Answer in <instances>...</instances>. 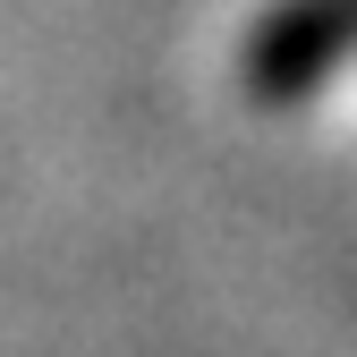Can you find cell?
Instances as JSON below:
<instances>
[{"mask_svg":"<svg viewBox=\"0 0 357 357\" xmlns=\"http://www.w3.org/2000/svg\"><path fill=\"white\" fill-rule=\"evenodd\" d=\"M349 52H357V0H273L238 52V77L264 111H281L306 102Z\"/></svg>","mask_w":357,"mask_h":357,"instance_id":"cell-1","label":"cell"}]
</instances>
